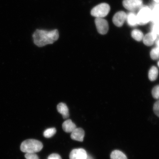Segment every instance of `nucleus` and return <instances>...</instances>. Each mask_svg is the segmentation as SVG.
Wrapping results in <instances>:
<instances>
[{"instance_id":"nucleus-12","label":"nucleus","mask_w":159,"mask_h":159,"mask_svg":"<svg viewBox=\"0 0 159 159\" xmlns=\"http://www.w3.org/2000/svg\"><path fill=\"white\" fill-rule=\"evenodd\" d=\"M76 128V125L70 119L66 120L62 124L63 130L66 133H71Z\"/></svg>"},{"instance_id":"nucleus-4","label":"nucleus","mask_w":159,"mask_h":159,"mask_svg":"<svg viewBox=\"0 0 159 159\" xmlns=\"http://www.w3.org/2000/svg\"><path fill=\"white\" fill-rule=\"evenodd\" d=\"M110 7L106 3H102L95 7L91 10V14L96 18H103L108 15Z\"/></svg>"},{"instance_id":"nucleus-9","label":"nucleus","mask_w":159,"mask_h":159,"mask_svg":"<svg viewBox=\"0 0 159 159\" xmlns=\"http://www.w3.org/2000/svg\"><path fill=\"white\" fill-rule=\"evenodd\" d=\"M85 132L82 129L76 128L71 132V138L73 140L82 142L83 141Z\"/></svg>"},{"instance_id":"nucleus-20","label":"nucleus","mask_w":159,"mask_h":159,"mask_svg":"<svg viewBox=\"0 0 159 159\" xmlns=\"http://www.w3.org/2000/svg\"><path fill=\"white\" fill-rule=\"evenodd\" d=\"M153 97L155 99H159V85H157L153 89L152 91Z\"/></svg>"},{"instance_id":"nucleus-11","label":"nucleus","mask_w":159,"mask_h":159,"mask_svg":"<svg viewBox=\"0 0 159 159\" xmlns=\"http://www.w3.org/2000/svg\"><path fill=\"white\" fill-rule=\"evenodd\" d=\"M57 109L60 114L62 115L63 118L67 119L69 116V109L66 104L61 102L57 105Z\"/></svg>"},{"instance_id":"nucleus-18","label":"nucleus","mask_w":159,"mask_h":159,"mask_svg":"<svg viewBox=\"0 0 159 159\" xmlns=\"http://www.w3.org/2000/svg\"><path fill=\"white\" fill-rule=\"evenodd\" d=\"M56 129L55 128H51L47 129L43 133V136L46 138H51L56 133Z\"/></svg>"},{"instance_id":"nucleus-3","label":"nucleus","mask_w":159,"mask_h":159,"mask_svg":"<svg viewBox=\"0 0 159 159\" xmlns=\"http://www.w3.org/2000/svg\"><path fill=\"white\" fill-rule=\"evenodd\" d=\"M136 16L138 25H144L152 20V11L148 7H143Z\"/></svg>"},{"instance_id":"nucleus-13","label":"nucleus","mask_w":159,"mask_h":159,"mask_svg":"<svg viewBox=\"0 0 159 159\" xmlns=\"http://www.w3.org/2000/svg\"><path fill=\"white\" fill-rule=\"evenodd\" d=\"M126 20L130 26L134 27L138 25L137 16L134 13L130 12L127 15Z\"/></svg>"},{"instance_id":"nucleus-16","label":"nucleus","mask_w":159,"mask_h":159,"mask_svg":"<svg viewBox=\"0 0 159 159\" xmlns=\"http://www.w3.org/2000/svg\"><path fill=\"white\" fill-rule=\"evenodd\" d=\"M131 35L135 40L140 41L142 40L144 37L143 34L140 30L135 29L132 31Z\"/></svg>"},{"instance_id":"nucleus-21","label":"nucleus","mask_w":159,"mask_h":159,"mask_svg":"<svg viewBox=\"0 0 159 159\" xmlns=\"http://www.w3.org/2000/svg\"><path fill=\"white\" fill-rule=\"evenodd\" d=\"M153 110L155 114L159 117V100L157 101L155 103L153 107Z\"/></svg>"},{"instance_id":"nucleus-22","label":"nucleus","mask_w":159,"mask_h":159,"mask_svg":"<svg viewBox=\"0 0 159 159\" xmlns=\"http://www.w3.org/2000/svg\"><path fill=\"white\" fill-rule=\"evenodd\" d=\"M25 157L26 159H39V157L35 153H26Z\"/></svg>"},{"instance_id":"nucleus-27","label":"nucleus","mask_w":159,"mask_h":159,"mask_svg":"<svg viewBox=\"0 0 159 159\" xmlns=\"http://www.w3.org/2000/svg\"><path fill=\"white\" fill-rule=\"evenodd\" d=\"M154 1L156 2L157 3H159V0H154Z\"/></svg>"},{"instance_id":"nucleus-23","label":"nucleus","mask_w":159,"mask_h":159,"mask_svg":"<svg viewBox=\"0 0 159 159\" xmlns=\"http://www.w3.org/2000/svg\"><path fill=\"white\" fill-rule=\"evenodd\" d=\"M48 159H62L61 157L58 154H52L48 157Z\"/></svg>"},{"instance_id":"nucleus-14","label":"nucleus","mask_w":159,"mask_h":159,"mask_svg":"<svg viewBox=\"0 0 159 159\" xmlns=\"http://www.w3.org/2000/svg\"><path fill=\"white\" fill-rule=\"evenodd\" d=\"M158 75V70L157 67L153 66L151 67L149 71L148 78L151 81L156 80L157 78Z\"/></svg>"},{"instance_id":"nucleus-8","label":"nucleus","mask_w":159,"mask_h":159,"mask_svg":"<svg viewBox=\"0 0 159 159\" xmlns=\"http://www.w3.org/2000/svg\"><path fill=\"white\" fill-rule=\"evenodd\" d=\"M87 154L86 151L83 148L73 150L69 155L70 159H86Z\"/></svg>"},{"instance_id":"nucleus-26","label":"nucleus","mask_w":159,"mask_h":159,"mask_svg":"<svg viewBox=\"0 0 159 159\" xmlns=\"http://www.w3.org/2000/svg\"><path fill=\"white\" fill-rule=\"evenodd\" d=\"M156 44L157 45V47H159V39L157 41Z\"/></svg>"},{"instance_id":"nucleus-7","label":"nucleus","mask_w":159,"mask_h":159,"mask_svg":"<svg viewBox=\"0 0 159 159\" xmlns=\"http://www.w3.org/2000/svg\"><path fill=\"white\" fill-rule=\"evenodd\" d=\"M126 17L127 14L124 11L118 12L113 17V22L117 27H122L126 20Z\"/></svg>"},{"instance_id":"nucleus-17","label":"nucleus","mask_w":159,"mask_h":159,"mask_svg":"<svg viewBox=\"0 0 159 159\" xmlns=\"http://www.w3.org/2000/svg\"><path fill=\"white\" fill-rule=\"evenodd\" d=\"M152 20L155 24L159 23V4L157 5L152 11Z\"/></svg>"},{"instance_id":"nucleus-25","label":"nucleus","mask_w":159,"mask_h":159,"mask_svg":"<svg viewBox=\"0 0 159 159\" xmlns=\"http://www.w3.org/2000/svg\"><path fill=\"white\" fill-rule=\"evenodd\" d=\"M86 159H93L92 157H91L90 156H88V155H87V157Z\"/></svg>"},{"instance_id":"nucleus-5","label":"nucleus","mask_w":159,"mask_h":159,"mask_svg":"<svg viewBox=\"0 0 159 159\" xmlns=\"http://www.w3.org/2000/svg\"><path fill=\"white\" fill-rule=\"evenodd\" d=\"M98 32L102 35H105L108 33L109 30V25L108 21L102 18H96L95 20Z\"/></svg>"},{"instance_id":"nucleus-28","label":"nucleus","mask_w":159,"mask_h":159,"mask_svg":"<svg viewBox=\"0 0 159 159\" xmlns=\"http://www.w3.org/2000/svg\"><path fill=\"white\" fill-rule=\"evenodd\" d=\"M158 67H159V61H158Z\"/></svg>"},{"instance_id":"nucleus-1","label":"nucleus","mask_w":159,"mask_h":159,"mask_svg":"<svg viewBox=\"0 0 159 159\" xmlns=\"http://www.w3.org/2000/svg\"><path fill=\"white\" fill-rule=\"evenodd\" d=\"M34 42L39 47L45 46L48 44H52L58 39L59 32L55 29L51 31L37 30L33 35Z\"/></svg>"},{"instance_id":"nucleus-6","label":"nucleus","mask_w":159,"mask_h":159,"mask_svg":"<svg viewBox=\"0 0 159 159\" xmlns=\"http://www.w3.org/2000/svg\"><path fill=\"white\" fill-rule=\"evenodd\" d=\"M123 5L125 9L134 11L142 7L143 0H124Z\"/></svg>"},{"instance_id":"nucleus-15","label":"nucleus","mask_w":159,"mask_h":159,"mask_svg":"<svg viewBox=\"0 0 159 159\" xmlns=\"http://www.w3.org/2000/svg\"><path fill=\"white\" fill-rule=\"evenodd\" d=\"M110 157L111 159H128L124 153L118 150L113 151L111 153Z\"/></svg>"},{"instance_id":"nucleus-19","label":"nucleus","mask_w":159,"mask_h":159,"mask_svg":"<svg viewBox=\"0 0 159 159\" xmlns=\"http://www.w3.org/2000/svg\"><path fill=\"white\" fill-rule=\"evenodd\" d=\"M151 58L153 60L158 59L159 58V47H157L152 49L150 52Z\"/></svg>"},{"instance_id":"nucleus-2","label":"nucleus","mask_w":159,"mask_h":159,"mask_svg":"<svg viewBox=\"0 0 159 159\" xmlns=\"http://www.w3.org/2000/svg\"><path fill=\"white\" fill-rule=\"evenodd\" d=\"M43 145L42 143L35 139H28L21 144L20 150L26 153H35L41 151Z\"/></svg>"},{"instance_id":"nucleus-10","label":"nucleus","mask_w":159,"mask_h":159,"mask_svg":"<svg viewBox=\"0 0 159 159\" xmlns=\"http://www.w3.org/2000/svg\"><path fill=\"white\" fill-rule=\"evenodd\" d=\"M157 35L154 32L149 33L144 36L143 42L145 45L151 46L153 44L157 39Z\"/></svg>"},{"instance_id":"nucleus-24","label":"nucleus","mask_w":159,"mask_h":159,"mask_svg":"<svg viewBox=\"0 0 159 159\" xmlns=\"http://www.w3.org/2000/svg\"><path fill=\"white\" fill-rule=\"evenodd\" d=\"M152 31L156 33L157 35H159V23L155 24Z\"/></svg>"}]
</instances>
